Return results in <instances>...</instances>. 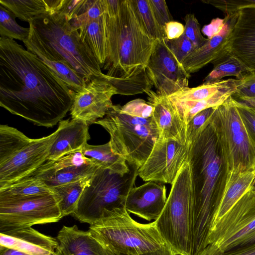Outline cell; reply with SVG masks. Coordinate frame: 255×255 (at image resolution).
<instances>
[{
    "label": "cell",
    "mask_w": 255,
    "mask_h": 255,
    "mask_svg": "<svg viewBox=\"0 0 255 255\" xmlns=\"http://www.w3.org/2000/svg\"><path fill=\"white\" fill-rule=\"evenodd\" d=\"M0 246L13 249L28 255H56V238L31 227L0 233Z\"/></svg>",
    "instance_id": "ffe728a7"
},
{
    "label": "cell",
    "mask_w": 255,
    "mask_h": 255,
    "mask_svg": "<svg viewBox=\"0 0 255 255\" xmlns=\"http://www.w3.org/2000/svg\"><path fill=\"white\" fill-rule=\"evenodd\" d=\"M225 23V17L223 19L219 18L213 19L209 24L204 26L202 29V32L208 37V39H210L222 28Z\"/></svg>",
    "instance_id": "f6af8a7d"
},
{
    "label": "cell",
    "mask_w": 255,
    "mask_h": 255,
    "mask_svg": "<svg viewBox=\"0 0 255 255\" xmlns=\"http://www.w3.org/2000/svg\"><path fill=\"white\" fill-rule=\"evenodd\" d=\"M0 255H28L21 251L0 246Z\"/></svg>",
    "instance_id": "681fc988"
},
{
    "label": "cell",
    "mask_w": 255,
    "mask_h": 255,
    "mask_svg": "<svg viewBox=\"0 0 255 255\" xmlns=\"http://www.w3.org/2000/svg\"><path fill=\"white\" fill-rule=\"evenodd\" d=\"M15 17L13 12L0 4V37L23 41L28 37L30 28L19 25Z\"/></svg>",
    "instance_id": "836d02e7"
},
{
    "label": "cell",
    "mask_w": 255,
    "mask_h": 255,
    "mask_svg": "<svg viewBox=\"0 0 255 255\" xmlns=\"http://www.w3.org/2000/svg\"><path fill=\"white\" fill-rule=\"evenodd\" d=\"M56 255H69L66 251L61 248L59 246L58 247Z\"/></svg>",
    "instance_id": "f907efd6"
},
{
    "label": "cell",
    "mask_w": 255,
    "mask_h": 255,
    "mask_svg": "<svg viewBox=\"0 0 255 255\" xmlns=\"http://www.w3.org/2000/svg\"><path fill=\"white\" fill-rule=\"evenodd\" d=\"M167 44L172 52L181 64L186 57L195 49L192 42L184 33L178 38L167 39Z\"/></svg>",
    "instance_id": "f35d334b"
},
{
    "label": "cell",
    "mask_w": 255,
    "mask_h": 255,
    "mask_svg": "<svg viewBox=\"0 0 255 255\" xmlns=\"http://www.w3.org/2000/svg\"><path fill=\"white\" fill-rule=\"evenodd\" d=\"M185 25L184 34L192 42L195 49L204 45L208 39L201 33L200 25L194 14L189 13L184 18Z\"/></svg>",
    "instance_id": "8d00e7d4"
},
{
    "label": "cell",
    "mask_w": 255,
    "mask_h": 255,
    "mask_svg": "<svg viewBox=\"0 0 255 255\" xmlns=\"http://www.w3.org/2000/svg\"><path fill=\"white\" fill-rule=\"evenodd\" d=\"M32 139L13 127L0 126V165L11 158Z\"/></svg>",
    "instance_id": "1f68e13d"
},
{
    "label": "cell",
    "mask_w": 255,
    "mask_h": 255,
    "mask_svg": "<svg viewBox=\"0 0 255 255\" xmlns=\"http://www.w3.org/2000/svg\"><path fill=\"white\" fill-rule=\"evenodd\" d=\"M59 201L54 193L0 199V233L58 222L63 218Z\"/></svg>",
    "instance_id": "30bf717a"
},
{
    "label": "cell",
    "mask_w": 255,
    "mask_h": 255,
    "mask_svg": "<svg viewBox=\"0 0 255 255\" xmlns=\"http://www.w3.org/2000/svg\"><path fill=\"white\" fill-rule=\"evenodd\" d=\"M171 185L165 206L155 221L156 225L166 245L176 255H192L193 200L188 160Z\"/></svg>",
    "instance_id": "52a82bcc"
},
{
    "label": "cell",
    "mask_w": 255,
    "mask_h": 255,
    "mask_svg": "<svg viewBox=\"0 0 255 255\" xmlns=\"http://www.w3.org/2000/svg\"><path fill=\"white\" fill-rule=\"evenodd\" d=\"M106 255H127L121 254H117L112 252L108 250L105 249ZM139 255H176L172 249L169 248L167 245L163 247V248L150 252H148Z\"/></svg>",
    "instance_id": "bcb514c9"
},
{
    "label": "cell",
    "mask_w": 255,
    "mask_h": 255,
    "mask_svg": "<svg viewBox=\"0 0 255 255\" xmlns=\"http://www.w3.org/2000/svg\"><path fill=\"white\" fill-rule=\"evenodd\" d=\"M216 107L205 109L197 114L186 126L187 141L191 143L209 122Z\"/></svg>",
    "instance_id": "d590c367"
},
{
    "label": "cell",
    "mask_w": 255,
    "mask_h": 255,
    "mask_svg": "<svg viewBox=\"0 0 255 255\" xmlns=\"http://www.w3.org/2000/svg\"><path fill=\"white\" fill-rule=\"evenodd\" d=\"M226 49L255 73V8L238 11Z\"/></svg>",
    "instance_id": "ac0fdd59"
},
{
    "label": "cell",
    "mask_w": 255,
    "mask_h": 255,
    "mask_svg": "<svg viewBox=\"0 0 255 255\" xmlns=\"http://www.w3.org/2000/svg\"><path fill=\"white\" fill-rule=\"evenodd\" d=\"M89 231L103 247L112 252L139 255L166 246L154 221L141 223L134 220L125 206L107 212Z\"/></svg>",
    "instance_id": "8992f818"
},
{
    "label": "cell",
    "mask_w": 255,
    "mask_h": 255,
    "mask_svg": "<svg viewBox=\"0 0 255 255\" xmlns=\"http://www.w3.org/2000/svg\"><path fill=\"white\" fill-rule=\"evenodd\" d=\"M153 111L151 104L138 98L124 106L113 105L95 123L109 132L113 151L130 166L139 168L144 164L159 137Z\"/></svg>",
    "instance_id": "277c9868"
},
{
    "label": "cell",
    "mask_w": 255,
    "mask_h": 255,
    "mask_svg": "<svg viewBox=\"0 0 255 255\" xmlns=\"http://www.w3.org/2000/svg\"><path fill=\"white\" fill-rule=\"evenodd\" d=\"M138 169L131 166L129 172L122 175L99 167L83 190L72 216L90 225L100 221L107 212L124 206Z\"/></svg>",
    "instance_id": "9c48e42d"
},
{
    "label": "cell",
    "mask_w": 255,
    "mask_h": 255,
    "mask_svg": "<svg viewBox=\"0 0 255 255\" xmlns=\"http://www.w3.org/2000/svg\"><path fill=\"white\" fill-rule=\"evenodd\" d=\"M57 130L37 139L0 165V189L29 176L48 159L57 135Z\"/></svg>",
    "instance_id": "5bb4252c"
},
{
    "label": "cell",
    "mask_w": 255,
    "mask_h": 255,
    "mask_svg": "<svg viewBox=\"0 0 255 255\" xmlns=\"http://www.w3.org/2000/svg\"><path fill=\"white\" fill-rule=\"evenodd\" d=\"M255 231V185L252 186L231 209L214 223L208 245L227 252Z\"/></svg>",
    "instance_id": "8fae6325"
},
{
    "label": "cell",
    "mask_w": 255,
    "mask_h": 255,
    "mask_svg": "<svg viewBox=\"0 0 255 255\" xmlns=\"http://www.w3.org/2000/svg\"><path fill=\"white\" fill-rule=\"evenodd\" d=\"M238 16V11L227 14L222 28L202 47L195 49L184 60L182 65L189 74L198 71L212 63L226 50L233 28Z\"/></svg>",
    "instance_id": "d6986e66"
},
{
    "label": "cell",
    "mask_w": 255,
    "mask_h": 255,
    "mask_svg": "<svg viewBox=\"0 0 255 255\" xmlns=\"http://www.w3.org/2000/svg\"><path fill=\"white\" fill-rule=\"evenodd\" d=\"M211 63L213 69L205 78L204 83L219 82L227 76H235L237 80H240L253 73L227 49Z\"/></svg>",
    "instance_id": "f1b7e54d"
},
{
    "label": "cell",
    "mask_w": 255,
    "mask_h": 255,
    "mask_svg": "<svg viewBox=\"0 0 255 255\" xmlns=\"http://www.w3.org/2000/svg\"><path fill=\"white\" fill-rule=\"evenodd\" d=\"M26 49L35 54L72 91H81L87 83L69 65L54 54L31 35L23 41Z\"/></svg>",
    "instance_id": "603a6c76"
},
{
    "label": "cell",
    "mask_w": 255,
    "mask_h": 255,
    "mask_svg": "<svg viewBox=\"0 0 255 255\" xmlns=\"http://www.w3.org/2000/svg\"><path fill=\"white\" fill-rule=\"evenodd\" d=\"M167 199L163 183L147 181L130 190L124 206L129 214L150 222L159 217Z\"/></svg>",
    "instance_id": "e0dca14e"
},
{
    "label": "cell",
    "mask_w": 255,
    "mask_h": 255,
    "mask_svg": "<svg viewBox=\"0 0 255 255\" xmlns=\"http://www.w3.org/2000/svg\"><path fill=\"white\" fill-rule=\"evenodd\" d=\"M222 11L226 14L246 8H255V0H202Z\"/></svg>",
    "instance_id": "74e56055"
},
{
    "label": "cell",
    "mask_w": 255,
    "mask_h": 255,
    "mask_svg": "<svg viewBox=\"0 0 255 255\" xmlns=\"http://www.w3.org/2000/svg\"><path fill=\"white\" fill-rule=\"evenodd\" d=\"M185 26L180 22L171 21L164 26L165 37L168 40L179 38L184 33Z\"/></svg>",
    "instance_id": "ee69618b"
},
{
    "label": "cell",
    "mask_w": 255,
    "mask_h": 255,
    "mask_svg": "<svg viewBox=\"0 0 255 255\" xmlns=\"http://www.w3.org/2000/svg\"><path fill=\"white\" fill-rule=\"evenodd\" d=\"M82 41L90 49L101 68L104 67L108 57V15L86 20L76 28Z\"/></svg>",
    "instance_id": "484cf974"
},
{
    "label": "cell",
    "mask_w": 255,
    "mask_h": 255,
    "mask_svg": "<svg viewBox=\"0 0 255 255\" xmlns=\"http://www.w3.org/2000/svg\"><path fill=\"white\" fill-rule=\"evenodd\" d=\"M89 125L81 120H61L47 160H56L66 154L82 150L90 139Z\"/></svg>",
    "instance_id": "7402d4cb"
},
{
    "label": "cell",
    "mask_w": 255,
    "mask_h": 255,
    "mask_svg": "<svg viewBox=\"0 0 255 255\" xmlns=\"http://www.w3.org/2000/svg\"><path fill=\"white\" fill-rule=\"evenodd\" d=\"M148 102L153 108V117L159 132V138L187 141L186 126L166 97L152 90L148 91Z\"/></svg>",
    "instance_id": "44dd1931"
},
{
    "label": "cell",
    "mask_w": 255,
    "mask_h": 255,
    "mask_svg": "<svg viewBox=\"0 0 255 255\" xmlns=\"http://www.w3.org/2000/svg\"><path fill=\"white\" fill-rule=\"evenodd\" d=\"M53 193L52 188L40 178L27 177L0 189V199L41 196Z\"/></svg>",
    "instance_id": "4dcf8cb0"
},
{
    "label": "cell",
    "mask_w": 255,
    "mask_h": 255,
    "mask_svg": "<svg viewBox=\"0 0 255 255\" xmlns=\"http://www.w3.org/2000/svg\"><path fill=\"white\" fill-rule=\"evenodd\" d=\"M82 152L98 167L109 169L122 175H125L130 171L131 166L126 160L113 151L109 141L97 145L87 143Z\"/></svg>",
    "instance_id": "83f0119b"
},
{
    "label": "cell",
    "mask_w": 255,
    "mask_h": 255,
    "mask_svg": "<svg viewBox=\"0 0 255 255\" xmlns=\"http://www.w3.org/2000/svg\"><path fill=\"white\" fill-rule=\"evenodd\" d=\"M255 183V170L230 172L226 174L219 205L213 224L223 217Z\"/></svg>",
    "instance_id": "d4e9b609"
},
{
    "label": "cell",
    "mask_w": 255,
    "mask_h": 255,
    "mask_svg": "<svg viewBox=\"0 0 255 255\" xmlns=\"http://www.w3.org/2000/svg\"><path fill=\"white\" fill-rule=\"evenodd\" d=\"M117 89L108 80L94 78L74 96L70 109L72 119L79 120L89 125L102 119L113 106L112 97Z\"/></svg>",
    "instance_id": "9a60e30c"
},
{
    "label": "cell",
    "mask_w": 255,
    "mask_h": 255,
    "mask_svg": "<svg viewBox=\"0 0 255 255\" xmlns=\"http://www.w3.org/2000/svg\"><path fill=\"white\" fill-rule=\"evenodd\" d=\"M157 94L167 97L188 87V74L170 49L166 38L157 40L146 68Z\"/></svg>",
    "instance_id": "4fadbf2b"
},
{
    "label": "cell",
    "mask_w": 255,
    "mask_h": 255,
    "mask_svg": "<svg viewBox=\"0 0 255 255\" xmlns=\"http://www.w3.org/2000/svg\"><path fill=\"white\" fill-rule=\"evenodd\" d=\"M197 255H255V245L227 252H220L208 245Z\"/></svg>",
    "instance_id": "b9f144b4"
},
{
    "label": "cell",
    "mask_w": 255,
    "mask_h": 255,
    "mask_svg": "<svg viewBox=\"0 0 255 255\" xmlns=\"http://www.w3.org/2000/svg\"><path fill=\"white\" fill-rule=\"evenodd\" d=\"M98 168L80 150L47 160L28 177L40 178L51 188L92 176Z\"/></svg>",
    "instance_id": "2e32d148"
},
{
    "label": "cell",
    "mask_w": 255,
    "mask_h": 255,
    "mask_svg": "<svg viewBox=\"0 0 255 255\" xmlns=\"http://www.w3.org/2000/svg\"><path fill=\"white\" fill-rule=\"evenodd\" d=\"M232 97L237 102L243 103L255 110V98L232 96Z\"/></svg>",
    "instance_id": "c3c4849f"
},
{
    "label": "cell",
    "mask_w": 255,
    "mask_h": 255,
    "mask_svg": "<svg viewBox=\"0 0 255 255\" xmlns=\"http://www.w3.org/2000/svg\"><path fill=\"white\" fill-rule=\"evenodd\" d=\"M188 161L191 171L193 200L192 255H197L208 245L209 233L226 176L211 118L191 143Z\"/></svg>",
    "instance_id": "7a4b0ae2"
},
{
    "label": "cell",
    "mask_w": 255,
    "mask_h": 255,
    "mask_svg": "<svg viewBox=\"0 0 255 255\" xmlns=\"http://www.w3.org/2000/svg\"></svg>",
    "instance_id": "816d5d0a"
},
{
    "label": "cell",
    "mask_w": 255,
    "mask_h": 255,
    "mask_svg": "<svg viewBox=\"0 0 255 255\" xmlns=\"http://www.w3.org/2000/svg\"><path fill=\"white\" fill-rule=\"evenodd\" d=\"M239 80H222L213 83H203L193 88H184L166 97L172 103H195L208 99L221 92L237 89Z\"/></svg>",
    "instance_id": "4316f807"
},
{
    "label": "cell",
    "mask_w": 255,
    "mask_h": 255,
    "mask_svg": "<svg viewBox=\"0 0 255 255\" xmlns=\"http://www.w3.org/2000/svg\"><path fill=\"white\" fill-rule=\"evenodd\" d=\"M191 143L173 139H158L138 176L144 181L171 184L185 162L188 160Z\"/></svg>",
    "instance_id": "7c38bea8"
},
{
    "label": "cell",
    "mask_w": 255,
    "mask_h": 255,
    "mask_svg": "<svg viewBox=\"0 0 255 255\" xmlns=\"http://www.w3.org/2000/svg\"><path fill=\"white\" fill-rule=\"evenodd\" d=\"M132 1L148 34L156 40L166 38L164 30L158 22L149 0Z\"/></svg>",
    "instance_id": "e575fe53"
},
{
    "label": "cell",
    "mask_w": 255,
    "mask_h": 255,
    "mask_svg": "<svg viewBox=\"0 0 255 255\" xmlns=\"http://www.w3.org/2000/svg\"><path fill=\"white\" fill-rule=\"evenodd\" d=\"M149 1L158 22L164 30L165 24L173 20L166 1L149 0Z\"/></svg>",
    "instance_id": "60d3db41"
},
{
    "label": "cell",
    "mask_w": 255,
    "mask_h": 255,
    "mask_svg": "<svg viewBox=\"0 0 255 255\" xmlns=\"http://www.w3.org/2000/svg\"><path fill=\"white\" fill-rule=\"evenodd\" d=\"M254 245H255V231L243 239L234 248L231 250L245 248Z\"/></svg>",
    "instance_id": "7dc6e473"
},
{
    "label": "cell",
    "mask_w": 255,
    "mask_h": 255,
    "mask_svg": "<svg viewBox=\"0 0 255 255\" xmlns=\"http://www.w3.org/2000/svg\"><path fill=\"white\" fill-rule=\"evenodd\" d=\"M29 27L30 35L67 62L87 82L96 77L109 81L78 30L64 14L54 12L39 16L29 22Z\"/></svg>",
    "instance_id": "5b68a950"
},
{
    "label": "cell",
    "mask_w": 255,
    "mask_h": 255,
    "mask_svg": "<svg viewBox=\"0 0 255 255\" xmlns=\"http://www.w3.org/2000/svg\"><path fill=\"white\" fill-rule=\"evenodd\" d=\"M232 96L255 98V73H252L239 80L237 91Z\"/></svg>",
    "instance_id": "ab89813d"
},
{
    "label": "cell",
    "mask_w": 255,
    "mask_h": 255,
    "mask_svg": "<svg viewBox=\"0 0 255 255\" xmlns=\"http://www.w3.org/2000/svg\"><path fill=\"white\" fill-rule=\"evenodd\" d=\"M92 176L77 181L51 187L60 199L59 207L62 217L72 215L75 210L79 199Z\"/></svg>",
    "instance_id": "d6a6232c"
},
{
    "label": "cell",
    "mask_w": 255,
    "mask_h": 255,
    "mask_svg": "<svg viewBox=\"0 0 255 255\" xmlns=\"http://www.w3.org/2000/svg\"><path fill=\"white\" fill-rule=\"evenodd\" d=\"M211 123L220 148L226 174L255 170V139L231 96L216 108Z\"/></svg>",
    "instance_id": "ba28073f"
},
{
    "label": "cell",
    "mask_w": 255,
    "mask_h": 255,
    "mask_svg": "<svg viewBox=\"0 0 255 255\" xmlns=\"http://www.w3.org/2000/svg\"><path fill=\"white\" fill-rule=\"evenodd\" d=\"M57 0H0V4L21 20L30 22L44 14L55 12Z\"/></svg>",
    "instance_id": "f546056e"
},
{
    "label": "cell",
    "mask_w": 255,
    "mask_h": 255,
    "mask_svg": "<svg viewBox=\"0 0 255 255\" xmlns=\"http://www.w3.org/2000/svg\"><path fill=\"white\" fill-rule=\"evenodd\" d=\"M108 54L103 67L114 86L118 80H149L146 68L156 40L145 29L132 0L107 5Z\"/></svg>",
    "instance_id": "3957f363"
},
{
    "label": "cell",
    "mask_w": 255,
    "mask_h": 255,
    "mask_svg": "<svg viewBox=\"0 0 255 255\" xmlns=\"http://www.w3.org/2000/svg\"><path fill=\"white\" fill-rule=\"evenodd\" d=\"M74 94L34 53L0 38V106L38 126L51 128L71 108Z\"/></svg>",
    "instance_id": "6da1fadb"
},
{
    "label": "cell",
    "mask_w": 255,
    "mask_h": 255,
    "mask_svg": "<svg viewBox=\"0 0 255 255\" xmlns=\"http://www.w3.org/2000/svg\"><path fill=\"white\" fill-rule=\"evenodd\" d=\"M234 101L240 115L255 139V110L243 103Z\"/></svg>",
    "instance_id": "7bdbcfd3"
},
{
    "label": "cell",
    "mask_w": 255,
    "mask_h": 255,
    "mask_svg": "<svg viewBox=\"0 0 255 255\" xmlns=\"http://www.w3.org/2000/svg\"><path fill=\"white\" fill-rule=\"evenodd\" d=\"M56 238L59 246L69 255H106L104 248L89 230H79L76 225L63 226Z\"/></svg>",
    "instance_id": "cb8c5ba5"
}]
</instances>
